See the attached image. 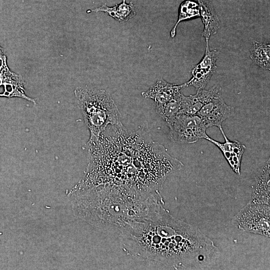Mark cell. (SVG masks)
Masks as SVG:
<instances>
[{
    "label": "cell",
    "mask_w": 270,
    "mask_h": 270,
    "mask_svg": "<svg viewBox=\"0 0 270 270\" xmlns=\"http://www.w3.org/2000/svg\"><path fill=\"white\" fill-rule=\"evenodd\" d=\"M184 88H185L184 84H175L160 78L147 90L142 92V94L144 98L152 100L156 106L161 105L178 95L180 93V90Z\"/></svg>",
    "instance_id": "obj_10"
},
{
    "label": "cell",
    "mask_w": 270,
    "mask_h": 270,
    "mask_svg": "<svg viewBox=\"0 0 270 270\" xmlns=\"http://www.w3.org/2000/svg\"><path fill=\"white\" fill-rule=\"evenodd\" d=\"M2 66V60H1L0 59V66Z\"/></svg>",
    "instance_id": "obj_18"
},
{
    "label": "cell",
    "mask_w": 270,
    "mask_h": 270,
    "mask_svg": "<svg viewBox=\"0 0 270 270\" xmlns=\"http://www.w3.org/2000/svg\"><path fill=\"white\" fill-rule=\"evenodd\" d=\"M123 250L132 258L168 269L204 270L219 250L198 228L170 215L164 208L120 230Z\"/></svg>",
    "instance_id": "obj_2"
},
{
    "label": "cell",
    "mask_w": 270,
    "mask_h": 270,
    "mask_svg": "<svg viewBox=\"0 0 270 270\" xmlns=\"http://www.w3.org/2000/svg\"><path fill=\"white\" fill-rule=\"evenodd\" d=\"M88 164L82 182L88 184H110L141 192H161L170 174L183 164L154 142L147 124L134 132L123 126H110L86 144Z\"/></svg>",
    "instance_id": "obj_1"
},
{
    "label": "cell",
    "mask_w": 270,
    "mask_h": 270,
    "mask_svg": "<svg viewBox=\"0 0 270 270\" xmlns=\"http://www.w3.org/2000/svg\"><path fill=\"white\" fill-rule=\"evenodd\" d=\"M170 140L178 144H194L208 136L207 128L197 115L179 114L168 126Z\"/></svg>",
    "instance_id": "obj_6"
},
{
    "label": "cell",
    "mask_w": 270,
    "mask_h": 270,
    "mask_svg": "<svg viewBox=\"0 0 270 270\" xmlns=\"http://www.w3.org/2000/svg\"><path fill=\"white\" fill-rule=\"evenodd\" d=\"M75 214L102 229L120 230L128 223L164 208L160 192H141L110 184L80 182L70 192Z\"/></svg>",
    "instance_id": "obj_3"
},
{
    "label": "cell",
    "mask_w": 270,
    "mask_h": 270,
    "mask_svg": "<svg viewBox=\"0 0 270 270\" xmlns=\"http://www.w3.org/2000/svg\"><path fill=\"white\" fill-rule=\"evenodd\" d=\"M214 90L212 86L209 90H198L196 94L188 96L182 94L180 111V114L194 116L202 108L204 104L212 95Z\"/></svg>",
    "instance_id": "obj_13"
},
{
    "label": "cell",
    "mask_w": 270,
    "mask_h": 270,
    "mask_svg": "<svg viewBox=\"0 0 270 270\" xmlns=\"http://www.w3.org/2000/svg\"><path fill=\"white\" fill-rule=\"evenodd\" d=\"M250 202L270 204V160L258 172Z\"/></svg>",
    "instance_id": "obj_12"
},
{
    "label": "cell",
    "mask_w": 270,
    "mask_h": 270,
    "mask_svg": "<svg viewBox=\"0 0 270 270\" xmlns=\"http://www.w3.org/2000/svg\"><path fill=\"white\" fill-rule=\"evenodd\" d=\"M200 7V18L204 25L202 33L206 40L209 42L210 36L216 34L220 28V20L212 3L209 0H197Z\"/></svg>",
    "instance_id": "obj_11"
},
{
    "label": "cell",
    "mask_w": 270,
    "mask_h": 270,
    "mask_svg": "<svg viewBox=\"0 0 270 270\" xmlns=\"http://www.w3.org/2000/svg\"><path fill=\"white\" fill-rule=\"evenodd\" d=\"M232 222L243 231L270 238V204L249 202L233 218Z\"/></svg>",
    "instance_id": "obj_5"
},
{
    "label": "cell",
    "mask_w": 270,
    "mask_h": 270,
    "mask_svg": "<svg viewBox=\"0 0 270 270\" xmlns=\"http://www.w3.org/2000/svg\"><path fill=\"white\" fill-rule=\"evenodd\" d=\"M90 139L97 138L110 126H122L119 110L110 94L104 90L88 86L74 91Z\"/></svg>",
    "instance_id": "obj_4"
},
{
    "label": "cell",
    "mask_w": 270,
    "mask_h": 270,
    "mask_svg": "<svg viewBox=\"0 0 270 270\" xmlns=\"http://www.w3.org/2000/svg\"><path fill=\"white\" fill-rule=\"evenodd\" d=\"M182 94L180 92L174 98L164 104L156 106V112L165 121L168 126L180 113Z\"/></svg>",
    "instance_id": "obj_17"
},
{
    "label": "cell",
    "mask_w": 270,
    "mask_h": 270,
    "mask_svg": "<svg viewBox=\"0 0 270 270\" xmlns=\"http://www.w3.org/2000/svg\"><path fill=\"white\" fill-rule=\"evenodd\" d=\"M0 83H1V81H0Z\"/></svg>",
    "instance_id": "obj_19"
},
{
    "label": "cell",
    "mask_w": 270,
    "mask_h": 270,
    "mask_svg": "<svg viewBox=\"0 0 270 270\" xmlns=\"http://www.w3.org/2000/svg\"><path fill=\"white\" fill-rule=\"evenodd\" d=\"M205 53L200 62L193 66L191 70L192 77L184 83L185 87L192 86L198 90L204 89L213 74L215 72L219 51L216 50H210L209 42H206Z\"/></svg>",
    "instance_id": "obj_8"
},
{
    "label": "cell",
    "mask_w": 270,
    "mask_h": 270,
    "mask_svg": "<svg viewBox=\"0 0 270 270\" xmlns=\"http://www.w3.org/2000/svg\"><path fill=\"white\" fill-rule=\"evenodd\" d=\"M199 17L200 7L198 2L194 0L182 2L178 8V20L170 32V37H175L177 26L180 22Z\"/></svg>",
    "instance_id": "obj_15"
},
{
    "label": "cell",
    "mask_w": 270,
    "mask_h": 270,
    "mask_svg": "<svg viewBox=\"0 0 270 270\" xmlns=\"http://www.w3.org/2000/svg\"><path fill=\"white\" fill-rule=\"evenodd\" d=\"M224 139V142H218L207 136L205 140L216 145L222 153L232 170L236 174H240V164L246 146L237 140H230L226 135L223 128H219Z\"/></svg>",
    "instance_id": "obj_9"
},
{
    "label": "cell",
    "mask_w": 270,
    "mask_h": 270,
    "mask_svg": "<svg viewBox=\"0 0 270 270\" xmlns=\"http://www.w3.org/2000/svg\"><path fill=\"white\" fill-rule=\"evenodd\" d=\"M250 58L256 65L264 70H270V45L254 40L250 50Z\"/></svg>",
    "instance_id": "obj_16"
},
{
    "label": "cell",
    "mask_w": 270,
    "mask_h": 270,
    "mask_svg": "<svg viewBox=\"0 0 270 270\" xmlns=\"http://www.w3.org/2000/svg\"><path fill=\"white\" fill-rule=\"evenodd\" d=\"M100 12L105 13L120 23L128 21L136 15L134 4L132 2L127 4L126 0H122L121 3L112 7L104 4L98 8L87 11L88 12Z\"/></svg>",
    "instance_id": "obj_14"
},
{
    "label": "cell",
    "mask_w": 270,
    "mask_h": 270,
    "mask_svg": "<svg viewBox=\"0 0 270 270\" xmlns=\"http://www.w3.org/2000/svg\"><path fill=\"white\" fill-rule=\"evenodd\" d=\"M213 92L197 113L207 128L213 126L218 128L222 122L234 112L233 106L227 104L223 98L221 87L213 86Z\"/></svg>",
    "instance_id": "obj_7"
}]
</instances>
